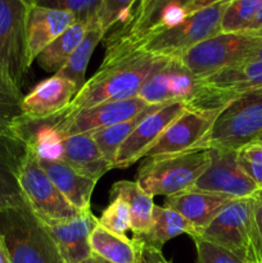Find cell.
<instances>
[{
  "instance_id": "cell-1",
  "label": "cell",
  "mask_w": 262,
  "mask_h": 263,
  "mask_svg": "<svg viewBox=\"0 0 262 263\" xmlns=\"http://www.w3.org/2000/svg\"><path fill=\"white\" fill-rule=\"evenodd\" d=\"M170 58L154 55L141 49L104 58L97 73L85 82L68 107L58 117L105 102L138 97L149 76L169 63Z\"/></svg>"
},
{
  "instance_id": "cell-2",
  "label": "cell",
  "mask_w": 262,
  "mask_h": 263,
  "mask_svg": "<svg viewBox=\"0 0 262 263\" xmlns=\"http://www.w3.org/2000/svg\"><path fill=\"white\" fill-rule=\"evenodd\" d=\"M198 236L228 249L246 263H262L253 197L230 200Z\"/></svg>"
},
{
  "instance_id": "cell-3",
  "label": "cell",
  "mask_w": 262,
  "mask_h": 263,
  "mask_svg": "<svg viewBox=\"0 0 262 263\" xmlns=\"http://www.w3.org/2000/svg\"><path fill=\"white\" fill-rule=\"evenodd\" d=\"M262 135V87L241 92L218 115L194 151H238Z\"/></svg>"
},
{
  "instance_id": "cell-4",
  "label": "cell",
  "mask_w": 262,
  "mask_h": 263,
  "mask_svg": "<svg viewBox=\"0 0 262 263\" xmlns=\"http://www.w3.org/2000/svg\"><path fill=\"white\" fill-rule=\"evenodd\" d=\"M0 235L10 263H64L28 205L0 210Z\"/></svg>"
},
{
  "instance_id": "cell-5",
  "label": "cell",
  "mask_w": 262,
  "mask_h": 263,
  "mask_svg": "<svg viewBox=\"0 0 262 263\" xmlns=\"http://www.w3.org/2000/svg\"><path fill=\"white\" fill-rule=\"evenodd\" d=\"M210 163L211 151H193L146 158L139 167L136 182L151 197H170L192 189Z\"/></svg>"
},
{
  "instance_id": "cell-6",
  "label": "cell",
  "mask_w": 262,
  "mask_h": 263,
  "mask_svg": "<svg viewBox=\"0 0 262 263\" xmlns=\"http://www.w3.org/2000/svg\"><path fill=\"white\" fill-rule=\"evenodd\" d=\"M262 46V32H218L188 50L177 61L198 79L247 62Z\"/></svg>"
},
{
  "instance_id": "cell-7",
  "label": "cell",
  "mask_w": 262,
  "mask_h": 263,
  "mask_svg": "<svg viewBox=\"0 0 262 263\" xmlns=\"http://www.w3.org/2000/svg\"><path fill=\"white\" fill-rule=\"evenodd\" d=\"M230 3L231 0H222L198 10L179 25L146 36L135 49L164 58L179 59L195 45L220 32L221 20Z\"/></svg>"
},
{
  "instance_id": "cell-8",
  "label": "cell",
  "mask_w": 262,
  "mask_h": 263,
  "mask_svg": "<svg viewBox=\"0 0 262 263\" xmlns=\"http://www.w3.org/2000/svg\"><path fill=\"white\" fill-rule=\"evenodd\" d=\"M32 0H0V79L21 90L31 67L27 49Z\"/></svg>"
},
{
  "instance_id": "cell-9",
  "label": "cell",
  "mask_w": 262,
  "mask_h": 263,
  "mask_svg": "<svg viewBox=\"0 0 262 263\" xmlns=\"http://www.w3.org/2000/svg\"><path fill=\"white\" fill-rule=\"evenodd\" d=\"M20 185L28 207L39 220L64 221L84 213L74 208L57 189L28 145L20 171Z\"/></svg>"
},
{
  "instance_id": "cell-10",
  "label": "cell",
  "mask_w": 262,
  "mask_h": 263,
  "mask_svg": "<svg viewBox=\"0 0 262 263\" xmlns=\"http://www.w3.org/2000/svg\"><path fill=\"white\" fill-rule=\"evenodd\" d=\"M223 108L202 109L189 107L171 125H169L144 157L154 158L193 152L197 144L212 127Z\"/></svg>"
},
{
  "instance_id": "cell-11",
  "label": "cell",
  "mask_w": 262,
  "mask_h": 263,
  "mask_svg": "<svg viewBox=\"0 0 262 263\" xmlns=\"http://www.w3.org/2000/svg\"><path fill=\"white\" fill-rule=\"evenodd\" d=\"M148 105L151 104H146L141 98L134 97L130 99L105 102L72 115L63 117L55 116L44 121H49L63 136L77 135L130 120Z\"/></svg>"
},
{
  "instance_id": "cell-12",
  "label": "cell",
  "mask_w": 262,
  "mask_h": 263,
  "mask_svg": "<svg viewBox=\"0 0 262 263\" xmlns=\"http://www.w3.org/2000/svg\"><path fill=\"white\" fill-rule=\"evenodd\" d=\"M192 189L240 199L254 197L259 187L241 168L236 151L212 149L210 166Z\"/></svg>"
},
{
  "instance_id": "cell-13",
  "label": "cell",
  "mask_w": 262,
  "mask_h": 263,
  "mask_svg": "<svg viewBox=\"0 0 262 263\" xmlns=\"http://www.w3.org/2000/svg\"><path fill=\"white\" fill-rule=\"evenodd\" d=\"M189 108L186 102H171L149 113L123 141L116 154L113 168H127L143 158L163 131Z\"/></svg>"
},
{
  "instance_id": "cell-14",
  "label": "cell",
  "mask_w": 262,
  "mask_h": 263,
  "mask_svg": "<svg viewBox=\"0 0 262 263\" xmlns=\"http://www.w3.org/2000/svg\"><path fill=\"white\" fill-rule=\"evenodd\" d=\"M200 79L190 73L177 59H170L166 66L151 74L141 86L138 97L146 104L189 103L200 90Z\"/></svg>"
},
{
  "instance_id": "cell-15",
  "label": "cell",
  "mask_w": 262,
  "mask_h": 263,
  "mask_svg": "<svg viewBox=\"0 0 262 263\" xmlns=\"http://www.w3.org/2000/svg\"><path fill=\"white\" fill-rule=\"evenodd\" d=\"M76 85L55 73L39 82L22 99L23 118L44 121L61 115L76 97Z\"/></svg>"
},
{
  "instance_id": "cell-16",
  "label": "cell",
  "mask_w": 262,
  "mask_h": 263,
  "mask_svg": "<svg viewBox=\"0 0 262 263\" xmlns=\"http://www.w3.org/2000/svg\"><path fill=\"white\" fill-rule=\"evenodd\" d=\"M64 263H81L91 256L89 238L98 218L91 211L64 221H41Z\"/></svg>"
},
{
  "instance_id": "cell-17",
  "label": "cell",
  "mask_w": 262,
  "mask_h": 263,
  "mask_svg": "<svg viewBox=\"0 0 262 263\" xmlns=\"http://www.w3.org/2000/svg\"><path fill=\"white\" fill-rule=\"evenodd\" d=\"M27 144L15 135L0 136V210L28 205L20 185Z\"/></svg>"
},
{
  "instance_id": "cell-18",
  "label": "cell",
  "mask_w": 262,
  "mask_h": 263,
  "mask_svg": "<svg viewBox=\"0 0 262 263\" xmlns=\"http://www.w3.org/2000/svg\"><path fill=\"white\" fill-rule=\"evenodd\" d=\"M76 22V17L71 12L33 5L27 23V49L31 64L49 44Z\"/></svg>"
},
{
  "instance_id": "cell-19",
  "label": "cell",
  "mask_w": 262,
  "mask_h": 263,
  "mask_svg": "<svg viewBox=\"0 0 262 263\" xmlns=\"http://www.w3.org/2000/svg\"><path fill=\"white\" fill-rule=\"evenodd\" d=\"M230 200H233V198L226 195L189 189L179 194L166 197V207L184 216L194 226L199 235L200 231L204 230L212 222L213 218Z\"/></svg>"
},
{
  "instance_id": "cell-20",
  "label": "cell",
  "mask_w": 262,
  "mask_h": 263,
  "mask_svg": "<svg viewBox=\"0 0 262 263\" xmlns=\"http://www.w3.org/2000/svg\"><path fill=\"white\" fill-rule=\"evenodd\" d=\"M38 162L57 189L74 208L81 212L91 211L90 200L98 180L79 174L63 161H46L38 158Z\"/></svg>"
},
{
  "instance_id": "cell-21",
  "label": "cell",
  "mask_w": 262,
  "mask_h": 263,
  "mask_svg": "<svg viewBox=\"0 0 262 263\" xmlns=\"http://www.w3.org/2000/svg\"><path fill=\"white\" fill-rule=\"evenodd\" d=\"M62 161L79 174L94 180H99L113 168V164L100 153L90 133L64 136Z\"/></svg>"
},
{
  "instance_id": "cell-22",
  "label": "cell",
  "mask_w": 262,
  "mask_h": 263,
  "mask_svg": "<svg viewBox=\"0 0 262 263\" xmlns=\"http://www.w3.org/2000/svg\"><path fill=\"white\" fill-rule=\"evenodd\" d=\"M89 243L94 256L109 263H138L140 258L138 239H128L125 234L112 233L100 226L99 222L92 229Z\"/></svg>"
},
{
  "instance_id": "cell-23",
  "label": "cell",
  "mask_w": 262,
  "mask_h": 263,
  "mask_svg": "<svg viewBox=\"0 0 262 263\" xmlns=\"http://www.w3.org/2000/svg\"><path fill=\"white\" fill-rule=\"evenodd\" d=\"M122 198L130 211V230L134 236H143L149 231L153 220V197L136 181H117L110 189V198Z\"/></svg>"
},
{
  "instance_id": "cell-24",
  "label": "cell",
  "mask_w": 262,
  "mask_h": 263,
  "mask_svg": "<svg viewBox=\"0 0 262 263\" xmlns=\"http://www.w3.org/2000/svg\"><path fill=\"white\" fill-rule=\"evenodd\" d=\"M182 234H188L192 238L198 235L194 226L179 212L169 207L154 205L153 220H152V226L149 231L145 235L134 236V238L140 239L145 244L162 249V247L167 241L177 238Z\"/></svg>"
},
{
  "instance_id": "cell-25",
  "label": "cell",
  "mask_w": 262,
  "mask_h": 263,
  "mask_svg": "<svg viewBox=\"0 0 262 263\" xmlns=\"http://www.w3.org/2000/svg\"><path fill=\"white\" fill-rule=\"evenodd\" d=\"M90 23L76 22L67 28L59 37L49 44L38 55L36 62L46 72H57L66 64L86 33Z\"/></svg>"
},
{
  "instance_id": "cell-26",
  "label": "cell",
  "mask_w": 262,
  "mask_h": 263,
  "mask_svg": "<svg viewBox=\"0 0 262 263\" xmlns=\"http://www.w3.org/2000/svg\"><path fill=\"white\" fill-rule=\"evenodd\" d=\"M104 37L105 35L102 28L99 27V25L95 21H92L89 27H87V31L81 43L77 45V48L71 54L68 61L66 62V64L57 73L73 82L79 90L81 89L85 82H86L85 74H86V68L90 58H91L98 44Z\"/></svg>"
},
{
  "instance_id": "cell-27",
  "label": "cell",
  "mask_w": 262,
  "mask_h": 263,
  "mask_svg": "<svg viewBox=\"0 0 262 263\" xmlns=\"http://www.w3.org/2000/svg\"><path fill=\"white\" fill-rule=\"evenodd\" d=\"M162 105L164 104L148 105L145 109L141 110L139 115L130 118V120L115 123V125L108 126V127L104 128H99V130L91 131L90 134H91L92 139H94L95 144L98 145V148H99L103 157H104L109 163H115L116 154H117L118 148L122 145L123 141L131 135V133L135 130L136 126L143 121V118L145 117V116L154 112V110L159 109Z\"/></svg>"
},
{
  "instance_id": "cell-28",
  "label": "cell",
  "mask_w": 262,
  "mask_h": 263,
  "mask_svg": "<svg viewBox=\"0 0 262 263\" xmlns=\"http://www.w3.org/2000/svg\"><path fill=\"white\" fill-rule=\"evenodd\" d=\"M22 99L21 90L0 79V136L15 135V128L23 118Z\"/></svg>"
},
{
  "instance_id": "cell-29",
  "label": "cell",
  "mask_w": 262,
  "mask_h": 263,
  "mask_svg": "<svg viewBox=\"0 0 262 263\" xmlns=\"http://www.w3.org/2000/svg\"><path fill=\"white\" fill-rule=\"evenodd\" d=\"M261 7L262 0H231L221 20L220 32L246 31Z\"/></svg>"
},
{
  "instance_id": "cell-30",
  "label": "cell",
  "mask_w": 262,
  "mask_h": 263,
  "mask_svg": "<svg viewBox=\"0 0 262 263\" xmlns=\"http://www.w3.org/2000/svg\"><path fill=\"white\" fill-rule=\"evenodd\" d=\"M33 5L50 9L71 12L77 22L91 23L95 21L103 0H32Z\"/></svg>"
},
{
  "instance_id": "cell-31",
  "label": "cell",
  "mask_w": 262,
  "mask_h": 263,
  "mask_svg": "<svg viewBox=\"0 0 262 263\" xmlns=\"http://www.w3.org/2000/svg\"><path fill=\"white\" fill-rule=\"evenodd\" d=\"M135 0H103L95 22L107 36L117 23L125 25Z\"/></svg>"
},
{
  "instance_id": "cell-32",
  "label": "cell",
  "mask_w": 262,
  "mask_h": 263,
  "mask_svg": "<svg viewBox=\"0 0 262 263\" xmlns=\"http://www.w3.org/2000/svg\"><path fill=\"white\" fill-rule=\"evenodd\" d=\"M110 203L102 212L98 222L107 230L116 234H125L130 230V211L122 198H110Z\"/></svg>"
},
{
  "instance_id": "cell-33",
  "label": "cell",
  "mask_w": 262,
  "mask_h": 263,
  "mask_svg": "<svg viewBox=\"0 0 262 263\" xmlns=\"http://www.w3.org/2000/svg\"><path fill=\"white\" fill-rule=\"evenodd\" d=\"M238 162L249 179L262 189V141L254 140L236 151Z\"/></svg>"
},
{
  "instance_id": "cell-34",
  "label": "cell",
  "mask_w": 262,
  "mask_h": 263,
  "mask_svg": "<svg viewBox=\"0 0 262 263\" xmlns=\"http://www.w3.org/2000/svg\"><path fill=\"white\" fill-rule=\"evenodd\" d=\"M197 248L198 263H246L228 249L218 247L200 236L192 238Z\"/></svg>"
},
{
  "instance_id": "cell-35",
  "label": "cell",
  "mask_w": 262,
  "mask_h": 263,
  "mask_svg": "<svg viewBox=\"0 0 262 263\" xmlns=\"http://www.w3.org/2000/svg\"><path fill=\"white\" fill-rule=\"evenodd\" d=\"M138 240L140 243V258L138 263H170L162 254V249L145 244L140 239Z\"/></svg>"
},
{
  "instance_id": "cell-36",
  "label": "cell",
  "mask_w": 262,
  "mask_h": 263,
  "mask_svg": "<svg viewBox=\"0 0 262 263\" xmlns=\"http://www.w3.org/2000/svg\"><path fill=\"white\" fill-rule=\"evenodd\" d=\"M220 2H222V0H189L185 4V10H186V14L190 15L193 13L198 12V10H202L204 8L211 7L213 4H217Z\"/></svg>"
},
{
  "instance_id": "cell-37",
  "label": "cell",
  "mask_w": 262,
  "mask_h": 263,
  "mask_svg": "<svg viewBox=\"0 0 262 263\" xmlns=\"http://www.w3.org/2000/svg\"><path fill=\"white\" fill-rule=\"evenodd\" d=\"M254 199V216H256L257 228H258L259 238L262 243V189H259L253 197Z\"/></svg>"
},
{
  "instance_id": "cell-38",
  "label": "cell",
  "mask_w": 262,
  "mask_h": 263,
  "mask_svg": "<svg viewBox=\"0 0 262 263\" xmlns=\"http://www.w3.org/2000/svg\"><path fill=\"white\" fill-rule=\"evenodd\" d=\"M246 31H259V32H262V7Z\"/></svg>"
},
{
  "instance_id": "cell-39",
  "label": "cell",
  "mask_w": 262,
  "mask_h": 263,
  "mask_svg": "<svg viewBox=\"0 0 262 263\" xmlns=\"http://www.w3.org/2000/svg\"><path fill=\"white\" fill-rule=\"evenodd\" d=\"M148 2H149V0H135V3H134L133 8H131V10H130V15H128L127 21H130L131 18L135 17V15L138 14V13L140 12V10L143 9L144 7H145V4ZM127 21H126V22H127Z\"/></svg>"
},
{
  "instance_id": "cell-40",
  "label": "cell",
  "mask_w": 262,
  "mask_h": 263,
  "mask_svg": "<svg viewBox=\"0 0 262 263\" xmlns=\"http://www.w3.org/2000/svg\"><path fill=\"white\" fill-rule=\"evenodd\" d=\"M0 263H10L9 257H8L7 248H5V244L3 241L2 235H0Z\"/></svg>"
},
{
  "instance_id": "cell-41",
  "label": "cell",
  "mask_w": 262,
  "mask_h": 263,
  "mask_svg": "<svg viewBox=\"0 0 262 263\" xmlns=\"http://www.w3.org/2000/svg\"><path fill=\"white\" fill-rule=\"evenodd\" d=\"M253 61H259V62H262V46H261V48H259L258 50H257L256 53H254L253 55H252L251 58H249L247 62H253Z\"/></svg>"
},
{
  "instance_id": "cell-42",
  "label": "cell",
  "mask_w": 262,
  "mask_h": 263,
  "mask_svg": "<svg viewBox=\"0 0 262 263\" xmlns=\"http://www.w3.org/2000/svg\"><path fill=\"white\" fill-rule=\"evenodd\" d=\"M81 263H100V258H99V257L94 256V254H91L89 258L85 259V261L81 262Z\"/></svg>"
},
{
  "instance_id": "cell-43",
  "label": "cell",
  "mask_w": 262,
  "mask_h": 263,
  "mask_svg": "<svg viewBox=\"0 0 262 263\" xmlns=\"http://www.w3.org/2000/svg\"><path fill=\"white\" fill-rule=\"evenodd\" d=\"M100 263H109V262H107V261H103V259H100Z\"/></svg>"
},
{
  "instance_id": "cell-44",
  "label": "cell",
  "mask_w": 262,
  "mask_h": 263,
  "mask_svg": "<svg viewBox=\"0 0 262 263\" xmlns=\"http://www.w3.org/2000/svg\"><path fill=\"white\" fill-rule=\"evenodd\" d=\"M257 140H261V141H262V135H261V136H259V138H258V139H257Z\"/></svg>"
}]
</instances>
